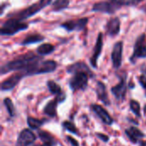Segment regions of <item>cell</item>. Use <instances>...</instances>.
<instances>
[{
  "label": "cell",
  "mask_w": 146,
  "mask_h": 146,
  "mask_svg": "<svg viewBox=\"0 0 146 146\" xmlns=\"http://www.w3.org/2000/svg\"><path fill=\"white\" fill-rule=\"evenodd\" d=\"M33 146H46L45 145H44V144H42V145H33Z\"/></svg>",
  "instance_id": "e575fe53"
},
{
  "label": "cell",
  "mask_w": 146,
  "mask_h": 146,
  "mask_svg": "<svg viewBox=\"0 0 146 146\" xmlns=\"http://www.w3.org/2000/svg\"><path fill=\"white\" fill-rule=\"evenodd\" d=\"M139 145H140V146H146V141H144V140L140 141V142H139Z\"/></svg>",
  "instance_id": "836d02e7"
},
{
  "label": "cell",
  "mask_w": 146,
  "mask_h": 146,
  "mask_svg": "<svg viewBox=\"0 0 146 146\" xmlns=\"http://www.w3.org/2000/svg\"><path fill=\"white\" fill-rule=\"evenodd\" d=\"M122 50H123V42L119 41L114 44L113 50L111 53V60L113 67L115 68H119L122 63Z\"/></svg>",
  "instance_id": "7c38bea8"
},
{
  "label": "cell",
  "mask_w": 146,
  "mask_h": 146,
  "mask_svg": "<svg viewBox=\"0 0 146 146\" xmlns=\"http://www.w3.org/2000/svg\"><path fill=\"white\" fill-rule=\"evenodd\" d=\"M125 134L128 138L129 141L133 144H137L139 140L145 138V133L137 127H130L125 130Z\"/></svg>",
  "instance_id": "2e32d148"
},
{
  "label": "cell",
  "mask_w": 146,
  "mask_h": 146,
  "mask_svg": "<svg viewBox=\"0 0 146 146\" xmlns=\"http://www.w3.org/2000/svg\"><path fill=\"white\" fill-rule=\"evenodd\" d=\"M90 75L85 72H77L74 74L72 78L68 81V86L73 92L85 91L88 86Z\"/></svg>",
  "instance_id": "5b68a950"
},
{
  "label": "cell",
  "mask_w": 146,
  "mask_h": 146,
  "mask_svg": "<svg viewBox=\"0 0 146 146\" xmlns=\"http://www.w3.org/2000/svg\"><path fill=\"white\" fill-rule=\"evenodd\" d=\"M46 85H47V87H48L50 92L51 94L55 95L56 98H57L59 99L60 103H62V102L65 101V99H66V94L62 90L61 86L57 83H56L53 80H48L47 83H46Z\"/></svg>",
  "instance_id": "e0dca14e"
},
{
  "label": "cell",
  "mask_w": 146,
  "mask_h": 146,
  "mask_svg": "<svg viewBox=\"0 0 146 146\" xmlns=\"http://www.w3.org/2000/svg\"><path fill=\"white\" fill-rule=\"evenodd\" d=\"M126 1H127V0H110V2L113 5H115L117 9L121 8V7L122 5H124V4H128Z\"/></svg>",
  "instance_id": "f1b7e54d"
},
{
  "label": "cell",
  "mask_w": 146,
  "mask_h": 146,
  "mask_svg": "<svg viewBox=\"0 0 146 146\" xmlns=\"http://www.w3.org/2000/svg\"><path fill=\"white\" fill-rule=\"evenodd\" d=\"M62 127L65 130L68 131L69 133H74V134L79 135V130L77 129V127H76V126L74 125V122L69 121H62Z\"/></svg>",
  "instance_id": "83f0119b"
},
{
  "label": "cell",
  "mask_w": 146,
  "mask_h": 146,
  "mask_svg": "<svg viewBox=\"0 0 146 146\" xmlns=\"http://www.w3.org/2000/svg\"><path fill=\"white\" fill-rule=\"evenodd\" d=\"M57 68V62L53 60L40 61L26 71H22L26 76L37 75L54 72Z\"/></svg>",
  "instance_id": "3957f363"
},
{
  "label": "cell",
  "mask_w": 146,
  "mask_h": 146,
  "mask_svg": "<svg viewBox=\"0 0 146 146\" xmlns=\"http://www.w3.org/2000/svg\"><path fill=\"white\" fill-rule=\"evenodd\" d=\"M38 136L42 140L43 144L46 146H56L57 145V141L55 139V137L47 131L44 130L38 131Z\"/></svg>",
  "instance_id": "44dd1931"
},
{
  "label": "cell",
  "mask_w": 146,
  "mask_h": 146,
  "mask_svg": "<svg viewBox=\"0 0 146 146\" xmlns=\"http://www.w3.org/2000/svg\"><path fill=\"white\" fill-rule=\"evenodd\" d=\"M3 104L7 110V112L9 114V116L10 118H14L16 115V109L12 102V100L9 98H5L3 99Z\"/></svg>",
  "instance_id": "d4e9b609"
},
{
  "label": "cell",
  "mask_w": 146,
  "mask_h": 146,
  "mask_svg": "<svg viewBox=\"0 0 146 146\" xmlns=\"http://www.w3.org/2000/svg\"><path fill=\"white\" fill-rule=\"evenodd\" d=\"M67 72L69 73V74H75L77 72H85V73H87L91 78H92L94 76L92 71L89 68V67L83 62H77L75 63H73L71 65H69L68 68H67Z\"/></svg>",
  "instance_id": "9a60e30c"
},
{
  "label": "cell",
  "mask_w": 146,
  "mask_h": 146,
  "mask_svg": "<svg viewBox=\"0 0 146 146\" xmlns=\"http://www.w3.org/2000/svg\"><path fill=\"white\" fill-rule=\"evenodd\" d=\"M106 33L110 37H115L119 34L121 31V21L118 17H113L110 19L105 27Z\"/></svg>",
  "instance_id": "5bb4252c"
},
{
  "label": "cell",
  "mask_w": 146,
  "mask_h": 146,
  "mask_svg": "<svg viewBox=\"0 0 146 146\" xmlns=\"http://www.w3.org/2000/svg\"><path fill=\"white\" fill-rule=\"evenodd\" d=\"M96 93H97L98 98L104 105H110V101L109 99L108 92H107V90H106V86L102 81H97Z\"/></svg>",
  "instance_id": "d6986e66"
},
{
  "label": "cell",
  "mask_w": 146,
  "mask_h": 146,
  "mask_svg": "<svg viewBox=\"0 0 146 146\" xmlns=\"http://www.w3.org/2000/svg\"><path fill=\"white\" fill-rule=\"evenodd\" d=\"M52 0H38L35 3L30 5L29 7L17 12V13H12L8 15L9 18H15L20 21H23L25 19H27L34 15H36L38 12L41 11L43 9H44L46 6H48Z\"/></svg>",
  "instance_id": "7a4b0ae2"
},
{
  "label": "cell",
  "mask_w": 146,
  "mask_h": 146,
  "mask_svg": "<svg viewBox=\"0 0 146 146\" xmlns=\"http://www.w3.org/2000/svg\"><path fill=\"white\" fill-rule=\"evenodd\" d=\"M42 61L41 56H37L32 53L25 54L21 56L10 61L1 67V74H5L12 71H26L37 62Z\"/></svg>",
  "instance_id": "6da1fadb"
},
{
  "label": "cell",
  "mask_w": 146,
  "mask_h": 146,
  "mask_svg": "<svg viewBox=\"0 0 146 146\" xmlns=\"http://www.w3.org/2000/svg\"><path fill=\"white\" fill-rule=\"evenodd\" d=\"M48 121L47 119H37L32 116H28L27 118V126L32 129V130H36L41 127L44 124H45Z\"/></svg>",
  "instance_id": "7402d4cb"
},
{
  "label": "cell",
  "mask_w": 146,
  "mask_h": 146,
  "mask_svg": "<svg viewBox=\"0 0 146 146\" xmlns=\"http://www.w3.org/2000/svg\"><path fill=\"white\" fill-rule=\"evenodd\" d=\"M126 75L122 77L120 80V82L113 86L110 91L113 96L115 98L116 100L118 101H122L125 99L126 95H127V80H126Z\"/></svg>",
  "instance_id": "30bf717a"
},
{
  "label": "cell",
  "mask_w": 146,
  "mask_h": 146,
  "mask_svg": "<svg viewBox=\"0 0 146 146\" xmlns=\"http://www.w3.org/2000/svg\"><path fill=\"white\" fill-rule=\"evenodd\" d=\"M129 106H130V110L136 116L141 117V106L138 101L134 99H131L129 102Z\"/></svg>",
  "instance_id": "4316f807"
},
{
  "label": "cell",
  "mask_w": 146,
  "mask_h": 146,
  "mask_svg": "<svg viewBox=\"0 0 146 146\" xmlns=\"http://www.w3.org/2000/svg\"><path fill=\"white\" fill-rule=\"evenodd\" d=\"M145 97H146V88L145 89Z\"/></svg>",
  "instance_id": "8d00e7d4"
},
{
  "label": "cell",
  "mask_w": 146,
  "mask_h": 146,
  "mask_svg": "<svg viewBox=\"0 0 146 146\" xmlns=\"http://www.w3.org/2000/svg\"><path fill=\"white\" fill-rule=\"evenodd\" d=\"M103 45H104L103 33H99V34L98 36V38H97V42H96L94 50H93V52H92V56L90 58V62H91L92 66L94 68H98V57L101 55L102 49H103Z\"/></svg>",
  "instance_id": "4fadbf2b"
},
{
  "label": "cell",
  "mask_w": 146,
  "mask_h": 146,
  "mask_svg": "<svg viewBox=\"0 0 146 146\" xmlns=\"http://www.w3.org/2000/svg\"><path fill=\"white\" fill-rule=\"evenodd\" d=\"M146 57V36L145 33H142L137 39L133 47V53L130 57V62L135 63L136 61L139 58Z\"/></svg>",
  "instance_id": "8992f818"
},
{
  "label": "cell",
  "mask_w": 146,
  "mask_h": 146,
  "mask_svg": "<svg viewBox=\"0 0 146 146\" xmlns=\"http://www.w3.org/2000/svg\"><path fill=\"white\" fill-rule=\"evenodd\" d=\"M116 9H118L115 5H113L110 2H98L96 3L92 7V11L106 13V14H113L115 12Z\"/></svg>",
  "instance_id": "ac0fdd59"
},
{
  "label": "cell",
  "mask_w": 146,
  "mask_h": 146,
  "mask_svg": "<svg viewBox=\"0 0 146 146\" xmlns=\"http://www.w3.org/2000/svg\"><path fill=\"white\" fill-rule=\"evenodd\" d=\"M95 135L100 139V140H102L103 142H104V143H107V142H109V140H110V137L108 136V135H106V134H104V133H95Z\"/></svg>",
  "instance_id": "f546056e"
},
{
  "label": "cell",
  "mask_w": 146,
  "mask_h": 146,
  "mask_svg": "<svg viewBox=\"0 0 146 146\" xmlns=\"http://www.w3.org/2000/svg\"><path fill=\"white\" fill-rule=\"evenodd\" d=\"M143 0H131V3L133 4V5H137L139 4V3H141Z\"/></svg>",
  "instance_id": "d6a6232c"
},
{
  "label": "cell",
  "mask_w": 146,
  "mask_h": 146,
  "mask_svg": "<svg viewBox=\"0 0 146 146\" xmlns=\"http://www.w3.org/2000/svg\"><path fill=\"white\" fill-rule=\"evenodd\" d=\"M58 104H60V101L57 98H55L54 99L49 101L46 105L44 106L43 112L48 115L50 118L56 117L57 115V105Z\"/></svg>",
  "instance_id": "ffe728a7"
},
{
  "label": "cell",
  "mask_w": 146,
  "mask_h": 146,
  "mask_svg": "<svg viewBox=\"0 0 146 146\" xmlns=\"http://www.w3.org/2000/svg\"><path fill=\"white\" fill-rule=\"evenodd\" d=\"M44 39V37L42 36L41 34H30L27 36L22 41H21V45H28L32 44H37Z\"/></svg>",
  "instance_id": "603a6c76"
},
{
  "label": "cell",
  "mask_w": 146,
  "mask_h": 146,
  "mask_svg": "<svg viewBox=\"0 0 146 146\" xmlns=\"http://www.w3.org/2000/svg\"><path fill=\"white\" fill-rule=\"evenodd\" d=\"M88 23V18H81L78 20H71L61 24V27L64 28L68 32L72 31H82Z\"/></svg>",
  "instance_id": "ba28073f"
},
{
  "label": "cell",
  "mask_w": 146,
  "mask_h": 146,
  "mask_svg": "<svg viewBox=\"0 0 146 146\" xmlns=\"http://www.w3.org/2000/svg\"><path fill=\"white\" fill-rule=\"evenodd\" d=\"M145 114H146V105H145Z\"/></svg>",
  "instance_id": "d590c367"
},
{
  "label": "cell",
  "mask_w": 146,
  "mask_h": 146,
  "mask_svg": "<svg viewBox=\"0 0 146 146\" xmlns=\"http://www.w3.org/2000/svg\"><path fill=\"white\" fill-rule=\"evenodd\" d=\"M139 84L141 85V86L145 89L146 88V75L145 74H142L139 77Z\"/></svg>",
  "instance_id": "4dcf8cb0"
},
{
  "label": "cell",
  "mask_w": 146,
  "mask_h": 146,
  "mask_svg": "<svg viewBox=\"0 0 146 146\" xmlns=\"http://www.w3.org/2000/svg\"><path fill=\"white\" fill-rule=\"evenodd\" d=\"M145 11L146 12V5H145Z\"/></svg>",
  "instance_id": "74e56055"
},
{
  "label": "cell",
  "mask_w": 146,
  "mask_h": 146,
  "mask_svg": "<svg viewBox=\"0 0 146 146\" xmlns=\"http://www.w3.org/2000/svg\"><path fill=\"white\" fill-rule=\"evenodd\" d=\"M54 50H55V47L52 44L46 43V44H41L40 46L38 47L37 53L38 54V56H43L51 54Z\"/></svg>",
  "instance_id": "cb8c5ba5"
},
{
  "label": "cell",
  "mask_w": 146,
  "mask_h": 146,
  "mask_svg": "<svg viewBox=\"0 0 146 146\" xmlns=\"http://www.w3.org/2000/svg\"><path fill=\"white\" fill-rule=\"evenodd\" d=\"M69 3V0H55L52 4V9L56 12L62 11L68 7Z\"/></svg>",
  "instance_id": "484cf974"
},
{
  "label": "cell",
  "mask_w": 146,
  "mask_h": 146,
  "mask_svg": "<svg viewBox=\"0 0 146 146\" xmlns=\"http://www.w3.org/2000/svg\"><path fill=\"white\" fill-rule=\"evenodd\" d=\"M28 24L21 22L20 20L15 18H9L8 21L3 22L2 25L0 33L3 36H11L15 33L27 29Z\"/></svg>",
  "instance_id": "277c9868"
},
{
  "label": "cell",
  "mask_w": 146,
  "mask_h": 146,
  "mask_svg": "<svg viewBox=\"0 0 146 146\" xmlns=\"http://www.w3.org/2000/svg\"><path fill=\"white\" fill-rule=\"evenodd\" d=\"M66 139H67V140L71 144V145L72 146H80L79 142H78L77 140H75L73 137H71V136H66Z\"/></svg>",
  "instance_id": "1f68e13d"
},
{
  "label": "cell",
  "mask_w": 146,
  "mask_h": 146,
  "mask_svg": "<svg viewBox=\"0 0 146 146\" xmlns=\"http://www.w3.org/2000/svg\"><path fill=\"white\" fill-rule=\"evenodd\" d=\"M92 110L95 113V115H98V117L101 120V121L107 125V126H111L114 123V119L111 117V115L109 114V112L101 105L93 104L91 105Z\"/></svg>",
  "instance_id": "9c48e42d"
},
{
  "label": "cell",
  "mask_w": 146,
  "mask_h": 146,
  "mask_svg": "<svg viewBox=\"0 0 146 146\" xmlns=\"http://www.w3.org/2000/svg\"><path fill=\"white\" fill-rule=\"evenodd\" d=\"M26 76L23 72H20L17 74H15L9 77L7 80H3L1 84V91L2 92H6V91H10L14 89L19 82L22 80V78Z\"/></svg>",
  "instance_id": "8fae6325"
},
{
  "label": "cell",
  "mask_w": 146,
  "mask_h": 146,
  "mask_svg": "<svg viewBox=\"0 0 146 146\" xmlns=\"http://www.w3.org/2000/svg\"><path fill=\"white\" fill-rule=\"evenodd\" d=\"M36 139L37 137L35 133H33L31 129L25 128L19 133L15 146H30L35 142Z\"/></svg>",
  "instance_id": "52a82bcc"
}]
</instances>
